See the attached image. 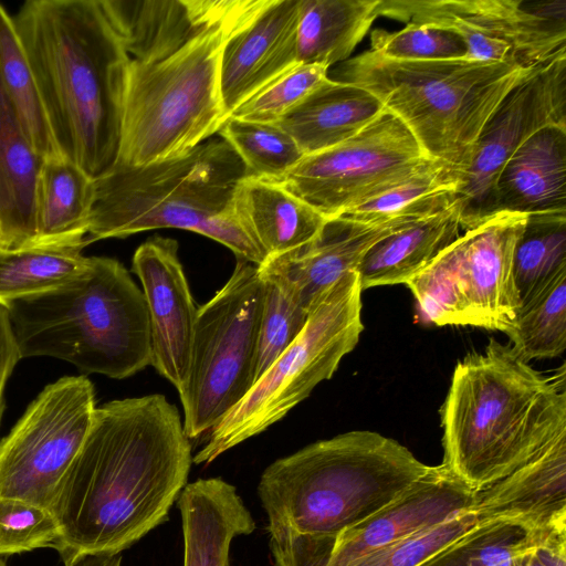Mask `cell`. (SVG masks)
<instances>
[{
    "mask_svg": "<svg viewBox=\"0 0 566 566\" xmlns=\"http://www.w3.org/2000/svg\"><path fill=\"white\" fill-rule=\"evenodd\" d=\"M262 1L101 0L129 55L115 166L185 155L220 130L222 49Z\"/></svg>",
    "mask_w": 566,
    "mask_h": 566,
    "instance_id": "cell-1",
    "label": "cell"
},
{
    "mask_svg": "<svg viewBox=\"0 0 566 566\" xmlns=\"http://www.w3.org/2000/svg\"><path fill=\"white\" fill-rule=\"evenodd\" d=\"M179 411L160 394L96 407L52 506L63 557L116 555L167 520L192 464Z\"/></svg>",
    "mask_w": 566,
    "mask_h": 566,
    "instance_id": "cell-2",
    "label": "cell"
},
{
    "mask_svg": "<svg viewBox=\"0 0 566 566\" xmlns=\"http://www.w3.org/2000/svg\"><path fill=\"white\" fill-rule=\"evenodd\" d=\"M61 154L97 179L116 165L129 55L99 0H30L12 17Z\"/></svg>",
    "mask_w": 566,
    "mask_h": 566,
    "instance_id": "cell-3",
    "label": "cell"
},
{
    "mask_svg": "<svg viewBox=\"0 0 566 566\" xmlns=\"http://www.w3.org/2000/svg\"><path fill=\"white\" fill-rule=\"evenodd\" d=\"M441 424L442 464L481 490L566 434L565 368L547 377L491 338L455 365Z\"/></svg>",
    "mask_w": 566,
    "mask_h": 566,
    "instance_id": "cell-4",
    "label": "cell"
},
{
    "mask_svg": "<svg viewBox=\"0 0 566 566\" xmlns=\"http://www.w3.org/2000/svg\"><path fill=\"white\" fill-rule=\"evenodd\" d=\"M430 467L369 430L311 443L261 475L258 492L269 533L334 538L395 501Z\"/></svg>",
    "mask_w": 566,
    "mask_h": 566,
    "instance_id": "cell-5",
    "label": "cell"
},
{
    "mask_svg": "<svg viewBox=\"0 0 566 566\" xmlns=\"http://www.w3.org/2000/svg\"><path fill=\"white\" fill-rule=\"evenodd\" d=\"M2 305L20 358L53 357L116 379L151 365L143 291L115 259L90 256L71 282Z\"/></svg>",
    "mask_w": 566,
    "mask_h": 566,
    "instance_id": "cell-6",
    "label": "cell"
},
{
    "mask_svg": "<svg viewBox=\"0 0 566 566\" xmlns=\"http://www.w3.org/2000/svg\"><path fill=\"white\" fill-rule=\"evenodd\" d=\"M537 66L471 59L396 61L368 50L339 63L328 77L374 94L430 159L455 168L462 177L488 119Z\"/></svg>",
    "mask_w": 566,
    "mask_h": 566,
    "instance_id": "cell-7",
    "label": "cell"
},
{
    "mask_svg": "<svg viewBox=\"0 0 566 566\" xmlns=\"http://www.w3.org/2000/svg\"><path fill=\"white\" fill-rule=\"evenodd\" d=\"M245 176L243 163L223 139L166 160L115 166L95 179L87 242L160 228L200 234L230 205Z\"/></svg>",
    "mask_w": 566,
    "mask_h": 566,
    "instance_id": "cell-8",
    "label": "cell"
},
{
    "mask_svg": "<svg viewBox=\"0 0 566 566\" xmlns=\"http://www.w3.org/2000/svg\"><path fill=\"white\" fill-rule=\"evenodd\" d=\"M361 286L356 271L345 273L312 305L306 325L247 396L209 432L193 455L210 463L280 421L336 371L364 329Z\"/></svg>",
    "mask_w": 566,
    "mask_h": 566,
    "instance_id": "cell-9",
    "label": "cell"
},
{
    "mask_svg": "<svg viewBox=\"0 0 566 566\" xmlns=\"http://www.w3.org/2000/svg\"><path fill=\"white\" fill-rule=\"evenodd\" d=\"M264 293L258 265L237 258L227 283L198 308L187 377L178 391L189 439L209 432L254 386Z\"/></svg>",
    "mask_w": 566,
    "mask_h": 566,
    "instance_id": "cell-10",
    "label": "cell"
},
{
    "mask_svg": "<svg viewBox=\"0 0 566 566\" xmlns=\"http://www.w3.org/2000/svg\"><path fill=\"white\" fill-rule=\"evenodd\" d=\"M526 214L499 212L465 230L406 284L436 325L505 333L520 311L513 259Z\"/></svg>",
    "mask_w": 566,
    "mask_h": 566,
    "instance_id": "cell-11",
    "label": "cell"
},
{
    "mask_svg": "<svg viewBox=\"0 0 566 566\" xmlns=\"http://www.w3.org/2000/svg\"><path fill=\"white\" fill-rule=\"evenodd\" d=\"M436 163L423 153L403 123L384 108L355 136L305 155L282 179L273 182L326 219H334Z\"/></svg>",
    "mask_w": 566,
    "mask_h": 566,
    "instance_id": "cell-12",
    "label": "cell"
},
{
    "mask_svg": "<svg viewBox=\"0 0 566 566\" xmlns=\"http://www.w3.org/2000/svg\"><path fill=\"white\" fill-rule=\"evenodd\" d=\"M378 15L451 31L471 60L532 69L566 50L565 0H379Z\"/></svg>",
    "mask_w": 566,
    "mask_h": 566,
    "instance_id": "cell-13",
    "label": "cell"
},
{
    "mask_svg": "<svg viewBox=\"0 0 566 566\" xmlns=\"http://www.w3.org/2000/svg\"><path fill=\"white\" fill-rule=\"evenodd\" d=\"M95 391L84 376L46 386L0 441V499L52 512L57 488L81 449L95 412Z\"/></svg>",
    "mask_w": 566,
    "mask_h": 566,
    "instance_id": "cell-14",
    "label": "cell"
},
{
    "mask_svg": "<svg viewBox=\"0 0 566 566\" xmlns=\"http://www.w3.org/2000/svg\"><path fill=\"white\" fill-rule=\"evenodd\" d=\"M475 490L442 463L430 467L395 501L331 539L270 533L275 566H348L422 528L470 510Z\"/></svg>",
    "mask_w": 566,
    "mask_h": 566,
    "instance_id": "cell-15",
    "label": "cell"
},
{
    "mask_svg": "<svg viewBox=\"0 0 566 566\" xmlns=\"http://www.w3.org/2000/svg\"><path fill=\"white\" fill-rule=\"evenodd\" d=\"M547 126L566 127V50L517 83L482 128L458 193L463 231L496 214L495 185L504 164Z\"/></svg>",
    "mask_w": 566,
    "mask_h": 566,
    "instance_id": "cell-16",
    "label": "cell"
},
{
    "mask_svg": "<svg viewBox=\"0 0 566 566\" xmlns=\"http://www.w3.org/2000/svg\"><path fill=\"white\" fill-rule=\"evenodd\" d=\"M132 270L142 283L147 304L151 365L179 391L187 377L198 308L182 264L178 242L160 235L142 243Z\"/></svg>",
    "mask_w": 566,
    "mask_h": 566,
    "instance_id": "cell-17",
    "label": "cell"
},
{
    "mask_svg": "<svg viewBox=\"0 0 566 566\" xmlns=\"http://www.w3.org/2000/svg\"><path fill=\"white\" fill-rule=\"evenodd\" d=\"M300 0H263L226 41L219 87L227 119L245 102L298 65Z\"/></svg>",
    "mask_w": 566,
    "mask_h": 566,
    "instance_id": "cell-18",
    "label": "cell"
},
{
    "mask_svg": "<svg viewBox=\"0 0 566 566\" xmlns=\"http://www.w3.org/2000/svg\"><path fill=\"white\" fill-rule=\"evenodd\" d=\"M418 220L398 218L363 223L343 217L328 219L307 243L258 265L263 276L284 284L311 312L315 301L345 273L356 271L361 258L377 241Z\"/></svg>",
    "mask_w": 566,
    "mask_h": 566,
    "instance_id": "cell-19",
    "label": "cell"
},
{
    "mask_svg": "<svg viewBox=\"0 0 566 566\" xmlns=\"http://www.w3.org/2000/svg\"><path fill=\"white\" fill-rule=\"evenodd\" d=\"M480 522L512 521L544 531L566 524V434L504 478L475 491Z\"/></svg>",
    "mask_w": 566,
    "mask_h": 566,
    "instance_id": "cell-20",
    "label": "cell"
},
{
    "mask_svg": "<svg viewBox=\"0 0 566 566\" xmlns=\"http://www.w3.org/2000/svg\"><path fill=\"white\" fill-rule=\"evenodd\" d=\"M566 211V127L547 126L504 164L495 185V213Z\"/></svg>",
    "mask_w": 566,
    "mask_h": 566,
    "instance_id": "cell-21",
    "label": "cell"
},
{
    "mask_svg": "<svg viewBox=\"0 0 566 566\" xmlns=\"http://www.w3.org/2000/svg\"><path fill=\"white\" fill-rule=\"evenodd\" d=\"M184 566H228L232 539L255 523L237 489L220 478L199 479L182 489Z\"/></svg>",
    "mask_w": 566,
    "mask_h": 566,
    "instance_id": "cell-22",
    "label": "cell"
},
{
    "mask_svg": "<svg viewBox=\"0 0 566 566\" xmlns=\"http://www.w3.org/2000/svg\"><path fill=\"white\" fill-rule=\"evenodd\" d=\"M232 206L265 260L307 243L328 220L279 184L252 176L238 182Z\"/></svg>",
    "mask_w": 566,
    "mask_h": 566,
    "instance_id": "cell-23",
    "label": "cell"
},
{
    "mask_svg": "<svg viewBox=\"0 0 566 566\" xmlns=\"http://www.w3.org/2000/svg\"><path fill=\"white\" fill-rule=\"evenodd\" d=\"M94 199L95 179L80 166L63 156L44 159L35 189V234L28 248L82 250L88 244Z\"/></svg>",
    "mask_w": 566,
    "mask_h": 566,
    "instance_id": "cell-24",
    "label": "cell"
},
{
    "mask_svg": "<svg viewBox=\"0 0 566 566\" xmlns=\"http://www.w3.org/2000/svg\"><path fill=\"white\" fill-rule=\"evenodd\" d=\"M382 109L367 90L328 77L275 124L311 155L355 136Z\"/></svg>",
    "mask_w": 566,
    "mask_h": 566,
    "instance_id": "cell-25",
    "label": "cell"
},
{
    "mask_svg": "<svg viewBox=\"0 0 566 566\" xmlns=\"http://www.w3.org/2000/svg\"><path fill=\"white\" fill-rule=\"evenodd\" d=\"M459 200L448 209L415 220L377 241L356 272L361 290L407 283L461 235Z\"/></svg>",
    "mask_w": 566,
    "mask_h": 566,
    "instance_id": "cell-26",
    "label": "cell"
},
{
    "mask_svg": "<svg viewBox=\"0 0 566 566\" xmlns=\"http://www.w3.org/2000/svg\"><path fill=\"white\" fill-rule=\"evenodd\" d=\"M43 160L24 135L0 82V223L4 250L27 249L34 238L35 189Z\"/></svg>",
    "mask_w": 566,
    "mask_h": 566,
    "instance_id": "cell-27",
    "label": "cell"
},
{
    "mask_svg": "<svg viewBox=\"0 0 566 566\" xmlns=\"http://www.w3.org/2000/svg\"><path fill=\"white\" fill-rule=\"evenodd\" d=\"M379 0H300L298 64L331 67L345 62L378 15Z\"/></svg>",
    "mask_w": 566,
    "mask_h": 566,
    "instance_id": "cell-28",
    "label": "cell"
},
{
    "mask_svg": "<svg viewBox=\"0 0 566 566\" xmlns=\"http://www.w3.org/2000/svg\"><path fill=\"white\" fill-rule=\"evenodd\" d=\"M0 82L34 150L43 159L62 157L12 15L2 4H0Z\"/></svg>",
    "mask_w": 566,
    "mask_h": 566,
    "instance_id": "cell-29",
    "label": "cell"
},
{
    "mask_svg": "<svg viewBox=\"0 0 566 566\" xmlns=\"http://www.w3.org/2000/svg\"><path fill=\"white\" fill-rule=\"evenodd\" d=\"M460 186L459 170L438 161L340 217L363 223L398 218L420 219L454 205L459 200Z\"/></svg>",
    "mask_w": 566,
    "mask_h": 566,
    "instance_id": "cell-30",
    "label": "cell"
},
{
    "mask_svg": "<svg viewBox=\"0 0 566 566\" xmlns=\"http://www.w3.org/2000/svg\"><path fill=\"white\" fill-rule=\"evenodd\" d=\"M513 270L520 308L566 271V211L527 214Z\"/></svg>",
    "mask_w": 566,
    "mask_h": 566,
    "instance_id": "cell-31",
    "label": "cell"
},
{
    "mask_svg": "<svg viewBox=\"0 0 566 566\" xmlns=\"http://www.w3.org/2000/svg\"><path fill=\"white\" fill-rule=\"evenodd\" d=\"M75 249L0 250V304L60 287L88 265Z\"/></svg>",
    "mask_w": 566,
    "mask_h": 566,
    "instance_id": "cell-32",
    "label": "cell"
},
{
    "mask_svg": "<svg viewBox=\"0 0 566 566\" xmlns=\"http://www.w3.org/2000/svg\"><path fill=\"white\" fill-rule=\"evenodd\" d=\"M523 361L555 358L566 349V271L522 306L504 333Z\"/></svg>",
    "mask_w": 566,
    "mask_h": 566,
    "instance_id": "cell-33",
    "label": "cell"
},
{
    "mask_svg": "<svg viewBox=\"0 0 566 566\" xmlns=\"http://www.w3.org/2000/svg\"><path fill=\"white\" fill-rule=\"evenodd\" d=\"M546 531L512 521L480 522L421 566L497 565L535 549Z\"/></svg>",
    "mask_w": 566,
    "mask_h": 566,
    "instance_id": "cell-34",
    "label": "cell"
},
{
    "mask_svg": "<svg viewBox=\"0 0 566 566\" xmlns=\"http://www.w3.org/2000/svg\"><path fill=\"white\" fill-rule=\"evenodd\" d=\"M218 133L255 178L277 181L305 156L277 124L230 117Z\"/></svg>",
    "mask_w": 566,
    "mask_h": 566,
    "instance_id": "cell-35",
    "label": "cell"
},
{
    "mask_svg": "<svg viewBox=\"0 0 566 566\" xmlns=\"http://www.w3.org/2000/svg\"><path fill=\"white\" fill-rule=\"evenodd\" d=\"M261 277L265 293L255 355V382L301 334L310 316V311L284 284L270 276Z\"/></svg>",
    "mask_w": 566,
    "mask_h": 566,
    "instance_id": "cell-36",
    "label": "cell"
},
{
    "mask_svg": "<svg viewBox=\"0 0 566 566\" xmlns=\"http://www.w3.org/2000/svg\"><path fill=\"white\" fill-rule=\"evenodd\" d=\"M479 523L475 512L465 510L439 524L378 548L348 566H421Z\"/></svg>",
    "mask_w": 566,
    "mask_h": 566,
    "instance_id": "cell-37",
    "label": "cell"
},
{
    "mask_svg": "<svg viewBox=\"0 0 566 566\" xmlns=\"http://www.w3.org/2000/svg\"><path fill=\"white\" fill-rule=\"evenodd\" d=\"M370 40V50L396 61L468 59L467 46L459 35L432 25L409 23L396 32L377 29Z\"/></svg>",
    "mask_w": 566,
    "mask_h": 566,
    "instance_id": "cell-38",
    "label": "cell"
},
{
    "mask_svg": "<svg viewBox=\"0 0 566 566\" xmlns=\"http://www.w3.org/2000/svg\"><path fill=\"white\" fill-rule=\"evenodd\" d=\"M329 69L298 64L242 104L231 117L259 123H277L326 78Z\"/></svg>",
    "mask_w": 566,
    "mask_h": 566,
    "instance_id": "cell-39",
    "label": "cell"
},
{
    "mask_svg": "<svg viewBox=\"0 0 566 566\" xmlns=\"http://www.w3.org/2000/svg\"><path fill=\"white\" fill-rule=\"evenodd\" d=\"M60 528L54 514L15 499H0V556L55 547Z\"/></svg>",
    "mask_w": 566,
    "mask_h": 566,
    "instance_id": "cell-40",
    "label": "cell"
},
{
    "mask_svg": "<svg viewBox=\"0 0 566 566\" xmlns=\"http://www.w3.org/2000/svg\"><path fill=\"white\" fill-rule=\"evenodd\" d=\"M20 359L7 310L0 304V422L6 405V385Z\"/></svg>",
    "mask_w": 566,
    "mask_h": 566,
    "instance_id": "cell-41",
    "label": "cell"
},
{
    "mask_svg": "<svg viewBox=\"0 0 566 566\" xmlns=\"http://www.w3.org/2000/svg\"><path fill=\"white\" fill-rule=\"evenodd\" d=\"M535 554L544 566H566V524L547 530Z\"/></svg>",
    "mask_w": 566,
    "mask_h": 566,
    "instance_id": "cell-42",
    "label": "cell"
},
{
    "mask_svg": "<svg viewBox=\"0 0 566 566\" xmlns=\"http://www.w3.org/2000/svg\"><path fill=\"white\" fill-rule=\"evenodd\" d=\"M526 566H544L535 554V549L531 553Z\"/></svg>",
    "mask_w": 566,
    "mask_h": 566,
    "instance_id": "cell-43",
    "label": "cell"
},
{
    "mask_svg": "<svg viewBox=\"0 0 566 566\" xmlns=\"http://www.w3.org/2000/svg\"><path fill=\"white\" fill-rule=\"evenodd\" d=\"M0 250H4V239H3V232H2L1 223H0Z\"/></svg>",
    "mask_w": 566,
    "mask_h": 566,
    "instance_id": "cell-44",
    "label": "cell"
},
{
    "mask_svg": "<svg viewBox=\"0 0 566 566\" xmlns=\"http://www.w3.org/2000/svg\"><path fill=\"white\" fill-rule=\"evenodd\" d=\"M0 566H6L4 562L0 558Z\"/></svg>",
    "mask_w": 566,
    "mask_h": 566,
    "instance_id": "cell-45",
    "label": "cell"
}]
</instances>
